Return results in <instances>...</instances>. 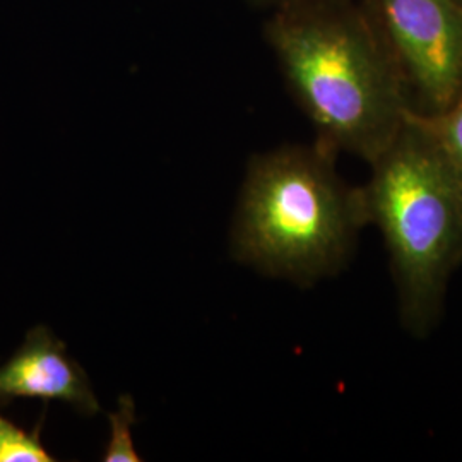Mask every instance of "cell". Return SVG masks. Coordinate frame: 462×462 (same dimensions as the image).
<instances>
[{
    "mask_svg": "<svg viewBox=\"0 0 462 462\" xmlns=\"http://www.w3.org/2000/svg\"><path fill=\"white\" fill-rule=\"evenodd\" d=\"M265 38L317 141L374 163L411 114L396 62L366 7L309 0L274 9Z\"/></svg>",
    "mask_w": 462,
    "mask_h": 462,
    "instance_id": "cell-1",
    "label": "cell"
},
{
    "mask_svg": "<svg viewBox=\"0 0 462 462\" xmlns=\"http://www.w3.org/2000/svg\"><path fill=\"white\" fill-rule=\"evenodd\" d=\"M334 149L282 146L252 158L233 228L235 257L301 286L339 274L368 225L364 189L336 170Z\"/></svg>",
    "mask_w": 462,
    "mask_h": 462,
    "instance_id": "cell-2",
    "label": "cell"
},
{
    "mask_svg": "<svg viewBox=\"0 0 462 462\" xmlns=\"http://www.w3.org/2000/svg\"><path fill=\"white\" fill-rule=\"evenodd\" d=\"M370 166L368 225L383 236L404 329L425 337L462 263V183L414 114Z\"/></svg>",
    "mask_w": 462,
    "mask_h": 462,
    "instance_id": "cell-3",
    "label": "cell"
},
{
    "mask_svg": "<svg viewBox=\"0 0 462 462\" xmlns=\"http://www.w3.org/2000/svg\"><path fill=\"white\" fill-rule=\"evenodd\" d=\"M391 51L411 114H442L462 93V4L457 0H366Z\"/></svg>",
    "mask_w": 462,
    "mask_h": 462,
    "instance_id": "cell-4",
    "label": "cell"
},
{
    "mask_svg": "<svg viewBox=\"0 0 462 462\" xmlns=\"http://www.w3.org/2000/svg\"><path fill=\"white\" fill-rule=\"evenodd\" d=\"M16 399L60 401L86 416L99 413L86 372L47 326L28 330L16 353L0 365V406Z\"/></svg>",
    "mask_w": 462,
    "mask_h": 462,
    "instance_id": "cell-5",
    "label": "cell"
},
{
    "mask_svg": "<svg viewBox=\"0 0 462 462\" xmlns=\"http://www.w3.org/2000/svg\"><path fill=\"white\" fill-rule=\"evenodd\" d=\"M42 423L43 418L34 430H24L0 414V462L55 461L40 439Z\"/></svg>",
    "mask_w": 462,
    "mask_h": 462,
    "instance_id": "cell-6",
    "label": "cell"
},
{
    "mask_svg": "<svg viewBox=\"0 0 462 462\" xmlns=\"http://www.w3.org/2000/svg\"><path fill=\"white\" fill-rule=\"evenodd\" d=\"M416 116L421 120L437 146L444 152L447 162L462 183V93L442 114Z\"/></svg>",
    "mask_w": 462,
    "mask_h": 462,
    "instance_id": "cell-7",
    "label": "cell"
},
{
    "mask_svg": "<svg viewBox=\"0 0 462 462\" xmlns=\"http://www.w3.org/2000/svg\"><path fill=\"white\" fill-rule=\"evenodd\" d=\"M134 420V401L131 396L120 397L118 410L116 413L110 414V427H112V435H110V444L106 447L105 452V461L106 462H137L141 457L134 450L133 430Z\"/></svg>",
    "mask_w": 462,
    "mask_h": 462,
    "instance_id": "cell-8",
    "label": "cell"
},
{
    "mask_svg": "<svg viewBox=\"0 0 462 462\" xmlns=\"http://www.w3.org/2000/svg\"><path fill=\"white\" fill-rule=\"evenodd\" d=\"M257 5H269V7H284V5H291V4H298V2H309V0H252Z\"/></svg>",
    "mask_w": 462,
    "mask_h": 462,
    "instance_id": "cell-9",
    "label": "cell"
},
{
    "mask_svg": "<svg viewBox=\"0 0 462 462\" xmlns=\"http://www.w3.org/2000/svg\"><path fill=\"white\" fill-rule=\"evenodd\" d=\"M457 2H461V4H462V0H457Z\"/></svg>",
    "mask_w": 462,
    "mask_h": 462,
    "instance_id": "cell-10",
    "label": "cell"
}]
</instances>
